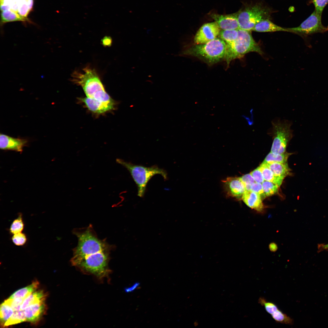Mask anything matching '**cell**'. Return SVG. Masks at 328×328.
<instances>
[{"label": "cell", "mask_w": 328, "mask_h": 328, "mask_svg": "<svg viewBox=\"0 0 328 328\" xmlns=\"http://www.w3.org/2000/svg\"><path fill=\"white\" fill-rule=\"evenodd\" d=\"M78 244L73 249L72 265L82 272L92 275L100 280L109 277L111 270L108 267L110 254L112 248L104 240L99 239L90 225L75 230Z\"/></svg>", "instance_id": "6da1fadb"}, {"label": "cell", "mask_w": 328, "mask_h": 328, "mask_svg": "<svg viewBox=\"0 0 328 328\" xmlns=\"http://www.w3.org/2000/svg\"><path fill=\"white\" fill-rule=\"evenodd\" d=\"M72 77L74 82L82 88L86 97L105 103L115 104L114 100L105 91L94 69L87 67L81 71L74 72Z\"/></svg>", "instance_id": "7a4b0ae2"}, {"label": "cell", "mask_w": 328, "mask_h": 328, "mask_svg": "<svg viewBox=\"0 0 328 328\" xmlns=\"http://www.w3.org/2000/svg\"><path fill=\"white\" fill-rule=\"evenodd\" d=\"M226 46L224 41L217 37L207 43L193 46L183 51L180 54L193 56L208 65H212L224 59Z\"/></svg>", "instance_id": "3957f363"}, {"label": "cell", "mask_w": 328, "mask_h": 328, "mask_svg": "<svg viewBox=\"0 0 328 328\" xmlns=\"http://www.w3.org/2000/svg\"><path fill=\"white\" fill-rule=\"evenodd\" d=\"M253 52L261 55L263 54L261 48L253 39L251 31L239 29L236 39L231 43L226 44L224 59L228 65L233 60Z\"/></svg>", "instance_id": "277c9868"}, {"label": "cell", "mask_w": 328, "mask_h": 328, "mask_svg": "<svg viewBox=\"0 0 328 328\" xmlns=\"http://www.w3.org/2000/svg\"><path fill=\"white\" fill-rule=\"evenodd\" d=\"M33 4L34 0H0L1 22H29Z\"/></svg>", "instance_id": "5b68a950"}, {"label": "cell", "mask_w": 328, "mask_h": 328, "mask_svg": "<svg viewBox=\"0 0 328 328\" xmlns=\"http://www.w3.org/2000/svg\"><path fill=\"white\" fill-rule=\"evenodd\" d=\"M116 162L125 168L129 172L138 187V196L143 197L147 183L156 174L161 175L165 179H167V173L162 169L154 166L150 167L135 165L124 160L117 159Z\"/></svg>", "instance_id": "8992f818"}, {"label": "cell", "mask_w": 328, "mask_h": 328, "mask_svg": "<svg viewBox=\"0 0 328 328\" xmlns=\"http://www.w3.org/2000/svg\"><path fill=\"white\" fill-rule=\"evenodd\" d=\"M271 12L269 8L261 2L248 5L236 13L239 29L252 31L257 23L269 19Z\"/></svg>", "instance_id": "52a82bcc"}, {"label": "cell", "mask_w": 328, "mask_h": 328, "mask_svg": "<svg viewBox=\"0 0 328 328\" xmlns=\"http://www.w3.org/2000/svg\"><path fill=\"white\" fill-rule=\"evenodd\" d=\"M291 125V122L286 120L276 119L272 122L270 133L273 139L271 152L278 154L285 152L287 144L293 137Z\"/></svg>", "instance_id": "ba28073f"}, {"label": "cell", "mask_w": 328, "mask_h": 328, "mask_svg": "<svg viewBox=\"0 0 328 328\" xmlns=\"http://www.w3.org/2000/svg\"><path fill=\"white\" fill-rule=\"evenodd\" d=\"M321 16L314 10L311 15L299 26L289 28L291 32L301 36L309 47H311L309 37L313 34L324 33L328 31V26H323L321 22Z\"/></svg>", "instance_id": "9c48e42d"}, {"label": "cell", "mask_w": 328, "mask_h": 328, "mask_svg": "<svg viewBox=\"0 0 328 328\" xmlns=\"http://www.w3.org/2000/svg\"><path fill=\"white\" fill-rule=\"evenodd\" d=\"M220 29L215 22L203 24L195 36L194 43L195 44H204L215 39L219 36Z\"/></svg>", "instance_id": "30bf717a"}, {"label": "cell", "mask_w": 328, "mask_h": 328, "mask_svg": "<svg viewBox=\"0 0 328 328\" xmlns=\"http://www.w3.org/2000/svg\"><path fill=\"white\" fill-rule=\"evenodd\" d=\"M26 139L15 138L1 133L0 148L2 150H11L21 152L28 143Z\"/></svg>", "instance_id": "8fae6325"}, {"label": "cell", "mask_w": 328, "mask_h": 328, "mask_svg": "<svg viewBox=\"0 0 328 328\" xmlns=\"http://www.w3.org/2000/svg\"><path fill=\"white\" fill-rule=\"evenodd\" d=\"M223 182L228 195L237 198H242L246 190L240 177H228Z\"/></svg>", "instance_id": "7c38bea8"}, {"label": "cell", "mask_w": 328, "mask_h": 328, "mask_svg": "<svg viewBox=\"0 0 328 328\" xmlns=\"http://www.w3.org/2000/svg\"><path fill=\"white\" fill-rule=\"evenodd\" d=\"M210 17L216 22L221 30H238L239 29L236 14L220 15L211 14Z\"/></svg>", "instance_id": "4fadbf2b"}, {"label": "cell", "mask_w": 328, "mask_h": 328, "mask_svg": "<svg viewBox=\"0 0 328 328\" xmlns=\"http://www.w3.org/2000/svg\"><path fill=\"white\" fill-rule=\"evenodd\" d=\"M79 100L90 111L97 114H101L114 109L115 105L100 102L87 97L80 98Z\"/></svg>", "instance_id": "5bb4252c"}, {"label": "cell", "mask_w": 328, "mask_h": 328, "mask_svg": "<svg viewBox=\"0 0 328 328\" xmlns=\"http://www.w3.org/2000/svg\"><path fill=\"white\" fill-rule=\"evenodd\" d=\"M44 301L32 304L25 308L24 311L26 321L34 323L39 320L46 309Z\"/></svg>", "instance_id": "9a60e30c"}, {"label": "cell", "mask_w": 328, "mask_h": 328, "mask_svg": "<svg viewBox=\"0 0 328 328\" xmlns=\"http://www.w3.org/2000/svg\"><path fill=\"white\" fill-rule=\"evenodd\" d=\"M244 202L249 207L258 211L264 208L262 199L258 194L251 190L245 191L242 197Z\"/></svg>", "instance_id": "2e32d148"}, {"label": "cell", "mask_w": 328, "mask_h": 328, "mask_svg": "<svg viewBox=\"0 0 328 328\" xmlns=\"http://www.w3.org/2000/svg\"><path fill=\"white\" fill-rule=\"evenodd\" d=\"M252 31L259 32H271L277 31H285L291 32V30L289 28H284L278 26L273 23L268 19L262 20L257 23Z\"/></svg>", "instance_id": "e0dca14e"}, {"label": "cell", "mask_w": 328, "mask_h": 328, "mask_svg": "<svg viewBox=\"0 0 328 328\" xmlns=\"http://www.w3.org/2000/svg\"><path fill=\"white\" fill-rule=\"evenodd\" d=\"M263 164L268 167L276 176L284 178L290 173L291 169L289 167L287 162H273Z\"/></svg>", "instance_id": "ac0fdd59"}, {"label": "cell", "mask_w": 328, "mask_h": 328, "mask_svg": "<svg viewBox=\"0 0 328 328\" xmlns=\"http://www.w3.org/2000/svg\"><path fill=\"white\" fill-rule=\"evenodd\" d=\"M261 172L265 180L271 182L279 187L281 185L284 178L275 175L272 171L264 164L257 168Z\"/></svg>", "instance_id": "d6986e66"}, {"label": "cell", "mask_w": 328, "mask_h": 328, "mask_svg": "<svg viewBox=\"0 0 328 328\" xmlns=\"http://www.w3.org/2000/svg\"><path fill=\"white\" fill-rule=\"evenodd\" d=\"M46 296V295L42 290L32 292L24 299L21 305V310H24L26 307L30 305L45 301Z\"/></svg>", "instance_id": "ffe728a7"}, {"label": "cell", "mask_w": 328, "mask_h": 328, "mask_svg": "<svg viewBox=\"0 0 328 328\" xmlns=\"http://www.w3.org/2000/svg\"><path fill=\"white\" fill-rule=\"evenodd\" d=\"M39 285V283L38 281H35L30 285L16 291L13 293L9 299L21 298L24 299L36 290Z\"/></svg>", "instance_id": "44dd1931"}, {"label": "cell", "mask_w": 328, "mask_h": 328, "mask_svg": "<svg viewBox=\"0 0 328 328\" xmlns=\"http://www.w3.org/2000/svg\"><path fill=\"white\" fill-rule=\"evenodd\" d=\"M290 153H285L278 154L270 152L266 156L262 163H270L273 162L285 163L286 162Z\"/></svg>", "instance_id": "7402d4cb"}, {"label": "cell", "mask_w": 328, "mask_h": 328, "mask_svg": "<svg viewBox=\"0 0 328 328\" xmlns=\"http://www.w3.org/2000/svg\"><path fill=\"white\" fill-rule=\"evenodd\" d=\"M14 311L9 304L4 302L0 306V319L1 325L4 327V324L13 314Z\"/></svg>", "instance_id": "603a6c76"}, {"label": "cell", "mask_w": 328, "mask_h": 328, "mask_svg": "<svg viewBox=\"0 0 328 328\" xmlns=\"http://www.w3.org/2000/svg\"><path fill=\"white\" fill-rule=\"evenodd\" d=\"M238 29L221 30L219 35V38L224 41L226 44L232 43L237 37Z\"/></svg>", "instance_id": "cb8c5ba5"}, {"label": "cell", "mask_w": 328, "mask_h": 328, "mask_svg": "<svg viewBox=\"0 0 328 328\" xmlns=\"http://www.w3.org/2000/svg\"><path fill=\"white\" fill-rule=\"evenodd\" d=\"M26 321L24 310L14 311L10 318L5 323L3 327L20 323Z\"/></svg>", "instance_id": "d4e9b609"}, {"label": "cell", "mask_w": 328, "mask_h": 328, "mask_svg": "<svg viewBox=\"0 0 328 328\" xmlns=\"http://www.w3.org/2000/svg\"><path fill=\"white\" fill-rule=\"evenodd\" d=\"M271 315L273 319L277 323L289 325H292L293 323L292 319L278 309Z\"/></svg>", "instance_id": "484cf974"}, {"label": "cell", "mask_w": 328, "mask_h": 328, "mask_svg": "<svg viewBox=\"0 0 328 328\" xmlns=\"http://www.w3.org/2000/svg\"><path fill=\"white\" fill-rule=\"evenodd\" d=\"M24 223L23 220L22 214H19L17 218L14 220L10 227V232L14 234L20 233L24 228Z\"/></svg>", "instance_id": "4316f807"}, {"label": "cell", "mask_w": 328, "mask_h": 328, "mask_svg": "<svg viewBox=\"0 0 328 328\" xmlns=\"http://www.w3.org/2000/svg\"><path fill=\"white\" fill-rule=\"evenodd\" d=\"M262 185L266 197L272 196L278 191L279 187L271 182L265 180L262 183Z\"/></svg>", "instance_id": "83f0119b"}, {"label": "cell", "mask_w": 328, "mask_h": 328, "mask_svg": "<svg viewBox=\"0 0 328 328\" xmlns=\"http://www.w3.org/2000/svg\"><path fill=\"white\" fill-rule=\"evenodd\" d=\"M258 302L262 306H264L266 312L271 315L278 309L275 304L272 302H267L263 297L259 298Z\"/></svg>", "instance_id": "f1b7e54d"}, {"label": "cell", "mask_w": 328, "mask_h": 328, "mask_svg": "<svg viewBox=\"0 0 328 328\" xmlns=\"http://www.w3.org/2000/svg\"><path fill=\"white\" fill-rule=\"evenodd\" d=\"M309 3H313L316 12L318 14L322 15L324 8L328 3V0H309Z\"/></svg>", "instance_id": "f546056e"}, {"label": "cell", "mask_w": 328, "mask_h": 328, "mask_svg": "<svg viewBox=\"0 0 328 328\" xmlns=\"http://www.w3.org/2000/svg\"><path fill=\"white\" fill-rule=\"evenodd\" d=\"M24 299L21 298H16L13 299H9L5 300L4 302L9 305L14 311L21 310V306Z\"/></svg>", "instance_id": "4dcf8cb0"}, {"label": "cell", "mask_w": 328, "mask_h": 328, "mask_svg": "<svg viewBox=\"0 0 328 328\" xmlns=\"http://www.w3.org/2000/svg\"><path fill=\"white\" fill-rule=\"evenodd\" d=\"M12 239V242L17 246L23 245L27 241L26 236L21 232L14 234Z\"/></svg>", "instance_id": "1f68e13d"}, {"label": "cell", "mask_w": 328, "mask_h": 328, "mask_svg": "<svg viewBox=\"0 0 328 328\" xmlns=\"http://www.w3.org/2000/svg\"><path fill=\"white\" fill-rule=\"evenodd\" d=\"M240 178L244 186L246 191L250 190L251 185L255 182L251 174L244 175Z\"/></svg>", "instance_id": "d6a6232c"}, {"label": "cell", "mask_w": 328, "mask_h": 328, "mask_svg": "<svg viewBox=\"0 0 328 328\" xmlns=\"http://www.w3.org/2000/svg\"><path fill=\"white\" fill-rule=\"evenodd\" d=\"M250 190L259 194L262 200L266 197L264 193L262 184L261 183L255 182L252 184L251 186Z\"/></svg>", "instance_id": "836d02e7"}, {"label": "cell", "mask_w": 328, "mask_h": 328, "mask_svg": "<svg viewBox=\"0 0 328 328\" xmlns=\"http://www.w3.org/2000/svg\"><path fill=\"white\" fill-rule=\"evenodd\" d=\"M256 182L262 184L264 179L260 171L258 168L254 170L250 173Z\"/></svg>", "instance_id": "e575fe53"}, {"label": "cell", "mask_w": 328, "mask_h": 328, "mask_svg": "<svg viewBox=\"0 0 328 328\" xmlns=\"http://www.w3.org/2000/svg\"><path fill=\"white\" fill-rule=\"evenodd\" d=\"M140 284L137 282L134 283L133 285L125 289V291L126 292H133L139 286Z\"/></svg>", "instance_id": "d590c367"}, {"label": "cell", "mask_w": 328, "mask_h": 328, "mask_svg": "<svg viewBox=\"0 0 328 328\" xmlns=\"http://www.w3.org/2000/svg\"><path fill=\"white\" fill-rule=\"evenodd\" d=\"M111 41V38L109 36H105L102 40V44L105 46H110Z\"/></svg>", "instance_id": "8d00e7d4"}, {"label": "cell", "mask_w": 328, "mask_h": 328, "mask_svg": "<svg viewBox=\"0 0 328 328\" xmlns=\"http://www.w3.org/2000/svg\"><path fill=\"white\" fill-rule=\"evenodd\" d=\"M269 248L270 251H275L277 249V246L275 243H272L270 244Z\"/></svg>", "instance_id": "74e56055"}, {"label": "cell", "mask_w": 328, "mask_h": 328, "mask_svg": "<svg viewBox=\"0 0 328 328\" xmlns=\"http://www.w3.org/2000/svg\"><path fill=\"white\" fill-rule=\"evenodd\" d=\"M322 248L324 249H328V244L322 245Z\"/></svg>", "instance_id": "f35d334b"}]
</instances>
